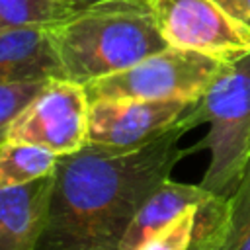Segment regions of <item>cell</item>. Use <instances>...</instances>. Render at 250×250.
I'll list each match as a JSON object with an SVG mask.
<instances>
[{"label": "cell", "instance_id": "1", "mask_svg": "<svg viewBox=\"0 0 250 250\" xmlns=\"http://www.w3.org/2000/svg\"><path fill=\"white\" fill-rule=\"evenodd\" d=\"M188 131L180 125L131 150L86 145L61 154L37 250H119L141 205L189 154L178 146Z\"/></svg>", "mask_w": 250, "mask_h": 250}, {"label": "cell", "instance_id": "2", "mask_svg": "<svg viewBox=\"0 0 250 250\" xmlns=\"http://www.w3.org/2000/svg\"><path fill=\"white\" fill-rule=\"evenodd\" d=\"M64 78L88 84L168 47L146 0H109L51 25Z\"/></svg>", "mask_w": 250, "mask_h": 250}, {"label": "cell", "instance_id": "3", "mask_svg": "<svg viewBox=\"0 0 250 250\" xmlns=\"http://www.w3.org/2000/svg\"><path fill=\"white\" fill-rule=\"evenodd\" d=\"M209 123L207 135L189 154L209 150L201 186L217 197H230L250 162V55L230 62L186 115L189 129Z\"/></svg>", "mask_w": 250, "mask_h": 250}, {"label": "cell", "instance_id": "4", "mask_svg": "<svg viewBox=\"0 0 250 250\" xmlns=\"http://www.w3.org/2000/svg\"><path fill=\"white\" fill-rule=\"evenodd\" d=\"M227 64L197 51L166 47L121 72L84 84V90L90 102L199 100Z\"/></svg>", "mask_w": 250, "mask_h": 250}, {"label": "cell", "instance_id": "5", "mask_svg": "<svg viewBox=\"0 0 250 250\" xmlns=\"http://www.w3.org/2000/svg\"><path fill=\"white\" fill-rule=\"evenodd\" d=\"M168 47L189 49L223 62L250 55V27L227 14L217 0H146Z\"/></svg>", "mask_w": 250, "mask_h": 250}, {"label": "cell", "instance_id": "6", "mask_svg": "<svg viewBox=\"0 0 250 250\" xmlns=\"http://www.w3.org/2000/svg\"><path fill=\"white\" fill-rule=\"evenodd\" d=\"M88 109L82 84L49 78L16 117L6 143L37 145L57 154L76 152L88 143Z\"/></svg>", "mask_w": 250, "mask_h": 250}, {"label": "cell", "instance_id": "7", "mask_svg": "<svg viewBox=\"0 0 250 250\" xmlns=\"http://www.w3.org/2000/svg\"><path fill=\"white\" fill-rule=\"evenodd\" d=\"M195 102L133 98L90 102L86 145L125 150L145 146L168 131L186 125V115Z\"/></svg>", "mask_w": 250, "mask_h": 250}, {"label": "cell", "instance_id": "8", "mask_svg": "<svg viewBox=\"0 0 250 250\" xmlns=\"http://www.w3.org/2000/svg\"><path fill=\"white\" fill-rule=\"evenodd\" d=\"M53 176L0 189V250H37L47 225Z\"/></svg>", "mask_w": 250, "mask_h": 250}, {"label": "cell", "instance_id": "9", "mask_svg": "<svg viewBox=\"0 0 250 250\" xmlns=\"http://www.w3.org/2000/svg\"><path fill=\"white\" fill-rule=\"evenodd\" d=\"M64 78L51 25L0 31V82H45Z\"/></svg>", "mask_w": 250, "mask_h": 250}, {"label": "cell", "instance_id": "10", "mask_svg": "<svg viewBox=\"0 0 250 250\" xmlns=\"http://www.w3.org/2000/svg\"><path fill=\"white\" fill-rule=\"evenodd\" d=\"M213 197L201 184H180L174 180H164L141 205L133 217L119 250H137L150 234L172 223L189 207H199Z\"/></svg>", "mask_w": 250, "mask_h": 250}, {"label": "cell", "instance_id": "11", "mask_svg": "<svg viewBox=\"0 0 250 250\" xmlns=\"http://www.w3.org/2000/svg\"><path fill=\"white\" fill-rule=\"evenodd\" d=\"M59 156L61 154L37 145L4 143L0 146V189L25 186L55 174Z\"/></svg>", "mask_w": 250, "mask_h": 250}, {"label": "cell", "instance_id": "12", "mask_svg": "<svg viewBox=\"0 0 250 250\" xmlns=\"http://www.w3.org/2000/svg\"><path fill=\"white\" fill-rule=\"evenodd\" d=\"M217 250H250V162L240 184L227 197L223 219L215 230Z\"/></svg>", "mask_w": 250, "mask_h": 250}, {"label": "cell", "instance_id": "13", "mask_svg": "<svg viewBox=\"0 0 250 250\" xmlns=\"http://www.w3.org/2000/svg\"><path fill=\"white\" fill-rule=\"evenodd\" d=\"M72 14L74 10L64 0H0V31L53 25Z\"/></svg>", "mask_w": 250, "mask_h": 250}, {"label": "cell", "instance_id": "14", "mask_svg": "<svg viewBox=\"0 0 250 250\" xmlns=\"http://www.w3.org/2000/svg\"><path fill=\"white\" fill-rule=\"evenodd\" d=\"M197 207L186 209L172 223L150 234L137 250H189L193 242Z\"/></svg>", "mask_w": 250, "mask_h": 250}, {"label": "cell", "instance_id": "15", "mask_svg": "<svg viewBox=\"0 0 250 250\" xmlns=\"http://www.w3.org/2000/svg\"><path fill=\"white\" fill-rule=\"evenodd\" d=\"M45 82H0V146L6 143L16 117L35 98Z\"/></svg>", "mask_w": 250, "mask_h": 250}, {"label": "cell", "instance_id": "16", "mask_svg": "<svg viewBox=\"0 0 250 250\" xmlns=\"http://www.w3.org/2000/svg\"><path fill=\"white\" fill-rule=\"evenodd\" d=\"M219 6L234 20L250 27V0H217Z\"/></svg>", "mask_w": 250, "mask_h": 250}, {"label": "cell", "instance_id": "17", "mask_svg": "<svg viewBox=\"0 0 250 250\" xmlns=\"http://www.w3.org/2000/svg\"><path fill=\"white\" fill-rule=\"evenodd\" d=\"M74 12H78V10H86V8H90V6H94V4H102V2H109V0H64Z\"/></svg>", "mask_w": 250, "mask_h": 250}, {"label": "cell", "instance_id": "18", "mask_svg": "<svg viewBox=\"0 0 250 250\" xmlns=\"http://www.w3.org/2000/svg\"><path fill=\"white\" fill-rule=\"evenodd\" d=\"M189 250H217L215 248V234L209 238V240H203V242H197V244H191Z\"/></svg>", "mask_w": 250, "mask_h": 250}]
</instances>
